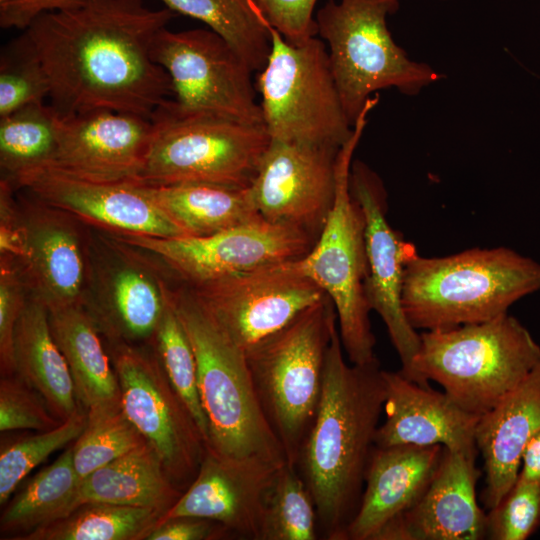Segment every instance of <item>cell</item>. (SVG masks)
Here are the masks:
<instances>
[{
  "instance_id": "1",
  "label": "cell",
  "mask_w": 540,
  "mask_h": 540,
  "mask_svg": "<svg viewBox=\"0 0 540 540\" xmlns=\"http://www.w3.org/2000/svg\"><path fill=\"white\" fill-rule=\"evenodd\" d=\"M174 16L144 0H81L41 15L19 41L43 67L61 119L93 110L152 119L172 93L152 46Z\"/></svg>"
},
{
  "instance_id": "2",
  "label": "cell",
  "mask_w": 540,
  "mask_h": 540,
  "mask_svg": "<svg viewBox=\"0 0 540 540\" xmlns=\"http://www.w3.org/2000/svg\"><path fill=\"white\" fill-rule=\"evenodd\" d=\"M344 353L336 328L318 411L296 466L314 501L319 531L329 540H346L385 400L379 363L348 364Z\"/></svg>"
},
{
  "instance_id": "3",
  "label": "cell",
  "mask_w": 540,
  "mask_h": 540,
  "mask_svg": "<svg viewBox=\"0 0 540 540\" xmlns=\"http://www.w3.org/2000/svg\"><path fill=\"white\" fill-rule=\"evenodd\" d=\"M540 289V264L506 247L444 257L417 252L405 266L402 307L414 329L484 322Z\"/></svg>"
},
{
  "instance_id": "4",
  "label": "cell",
  "mask_w": 540,
  "mask_h": 540,
  "mask_svg": "<svg viewBox=\"0 0 540 540\" xmlns=\"http://www.w3.org/2000/svg\"><path fill=\"white\" fill-rule=\"evenodd\" d=\"M170 300L192 347L198 390L208 421L206 444L219 454L286 463L259 404L245 352L186 284Z\"/></svg>"
},
{
  "instance_id": "5",
  "label": "cell",
  "mask_w": 540,
  "mask_h": 540,
  "mask_svg": "<svg viewBox=\"0 0 540 540\" xmlns=\"http://www.w3.org/2000/svg\"><path fill=\"white\" fill-rule=\"evenodd\" d=\"M540 361V346L508 313L449 329L425 330L413 361L416 383L429 381L462 409L482 416Z\"/></svg>"
},
{
  "instance_id": "6",
  "label": "cell",
  "mask_w": 540,
  "mask_h": 540,
  "mask_svg": "<svg viewBox=\"0 0 540 540\" xmlns=\"http://www.w3.org/2000/svg\"><path fill=\"white\" fill-rule=\"evenodd\" d=\"M336 322L334 305L326 295L245 351L263 414L283 448L286 463L292 466H297L318 411Z\"/></svg>"
},
{
  "instance_id": "7",
  "label": "cell",
  "mask_w": 540,
  "mask_h": 540,
  "mask_svg": "<svg viewBox=\"0 0 540 540\" xmlns=\"http://www.w3.org/2000/svg\"><path fill=\"white\" fill-rule=\"evenodd\" d=\"M378 98H370L358 116L353 133L336 160V194L325 225L310 251L299 260L302 270L331 299L339 336L354 365L379 363L371 330V308L365 294L367 255L365 218L350 191L352 158Z\"/></svg>"
},
{
  "instance_id": "8",
  "label": "cell",
  "mask_w": 540,
  "mask_h": 540,
  "mask_svg": "<svg viewBox=\"0 0 540 540\" xmlns=\"http://www.w3.org/2000/svg\"><path fill=\"white\" fill-rule=\"evenodd\" d=\"M400 0H328L317 12V34L328 45L331 70L347 118L354 126L371 94L395 88L417 95L443 75L411 60L387 27Z\"/></svg>"
},
{
  "instance_id": "9",
  "label": "cell",
  "mask_w": 540,
  "mask_h": 540,
  "mask_svg": "<svg viewBox=\"0 0 540 540\" xmlns=\"http://www.w3.org/2000/svg\"><path fill=\"white\" fill-rule=\"evenodd\" d=\"M168 103L152 117L153 137L133 182L249 187L270 142L265 127L214 115L180 114Z\"/></svg>"
},
{
  "instance_id": "10",
  "label": "cell",
  "mask_w": 540,
  "mask_h": 540,
  "mask_svg": "<svg viewBox=\"0 0 540 540\" xmlns=\"http://www.w3.org/2000/svg\"><path fill=\"white\" fill-rule=\"evenodd\" d=\"M268 28L271 50L256 87L270 138L341 147L354 126L344 111L324 42L315 36L294 45Z\"/></svg>"
},
{
  "instance_id": "11",
  "label": "cell",
  "mask_w": 540,
  "mask_h": 540,
  "mask_svg": "<svg viewBox=\"0 0 540 540\" xmlns=\"http://www.w3.org/2000/svg\"><path fill=\"white\" fill-rule=\"evenodd\" d=\"M152 56L169 75L175 98L168 105L175 112L264 126L253 71L214 31L166 27L153 42Z\"/></svg>"
},
{
  "instance_id": "12",
  "label": "cell",
  "mask_w": 540,
  "mask_h": 540,
  "mask_svg": "<svg viewBox=\"0 0 540 540\" xmlns=\"http://www.w3.org/2000/svg\"><path fill=\"white\" fill-rule=\"evenodd\" d=\"M118 379L121 409L148 444L178 488L196 477L205 440L186 405L171 385L154 349L107 341Z\"/></svg>"
},
{
  "instance_id": "13",
  "label": "cell",
  "mask_w": 540,
  "mask_h": 540,
  "mask_svg": "<svg viewBox=\"0 0 540 540\" xmlns=\"http://www.w3.org/2000/svg\"><path fill=\"white\" fill-rule=\"evenodd\" d=\"M114 236L162 261L189 286L299 260L317 240L298 228L262 217L202 237Z\"/></svg>"
},
{
  "instance_id": "14",
  "label": "cell",
  "mask_w": 540,
  "mask_h": 540,
  "mask_svg": "<svg viewBox=\"0 0 540 540\" xmlns=\"http://www.w3.org/2000/svg\"><path fill=\"white\" fill-rule=\"evenodd\" d=\"M299 260L187 286L245 352L326 296Z\"/></svg>"
},
{
  "instance_id": "15",
  "label": "cell",
  "mask_w": 540,
  "mask_h": 540,
  "mask_svg": "<svg viewBox=\"0 0 540 540\" xmlns=\"http://www.w3.org/2000/svg\"><path fill=\"white\" fill-rule=\"evenodd\" d=\"M349 186L365 218L368 304L386 325L401 361L400 373L416 383L413 361L419 351L420 334L408 322L402 307L405 266L417 252L416 247L390 226L384 184L367 164L352 162Z\"/></svg>"
},
{
  "instance_id": "16",
  "label": "cell",
  "mask_w": 540,
  "mask_h": 540,
  "mask_svg": "<svg viewBox=\"0 0 540 540\" xmlns=\"http://www.w3.org/2000/svg\"><path fill=\"white\" fill-rule=\"evenodd\" d=\"M138 249L107 233L91 249L85 308L107 341L151 343L168 287Z\"/></svg>"
},
{
  "instance_id": "17",
  "label": "cell",
  "mask_w": 540,
  "mask_h": 540,
  "mask_svg": "<svg viewBox=\"0 0 540 540\" xmlns=\"http://www.w3.org/2000/svg\"><path fill=\"white\" fill-rule=\"evenodd\" d=\"M340 148L270 138L248 187L258 214L317 239L334 204Z\"/></svg>"
},
{
  "instance_id": "18",
  "label": "cell",
  "mask_w": 540,
  "mask_h": 540,
  "mask_svg": "<svg viewBox=\"0 0 540 540\" xmlns=\"http://www.w3.org/2000/svg\"><path fill=\"white\" fill-rule=\"evenodd\" d=\"M19 202L24 245L17 262L29 295L48 311L85 306L92 240L82 221L35 199Z\"/></svg>"
},
{
  "instance_id": "19",
  "label": "cell",
  "mask_w": 540,
  "mask_h": 540,
  "mask_svg": "<svg viewBox=\"0 0 540 540\" xmlns=\"http://www.w3.org/2000/svg\"><path fill=\"white\" fill-rule=\"evenodd\" d=\"M12 185L110 234L186 236L134 182L88 180L45 166L24 174Z\"/></svg>"
},
{
  "instance_id": "20",
  "label": "cell",
  "mask_w": 540,
  "mask_h": 540,
  "mask_svg": "<svg viewBox=\"0 0 540 540\" xmlns=\"http://www.w3.org/2000/svg\"><path fill=\"white\" fill-rule=\"evenodd\" d=\"M283 464L259 456H225L206 446L196 477L159 522L198 517L259 540L267 497Z\"/></svg>"
},
{
  "instance_id": "21",
  "label": "cell",
  "mask_w": 540,
  "mask_h": 540,
  "mask_svg": "<svg viewBox=\"0 0 540 540\" xmlns=\"http://www.w3.org/2000/svg\"><path fill=\"white\" fill-rule=\"evenodd\" d=\"M154 133L152 119L111 110H93L61 119L50 165L94 181L133 182Z\"/></svg>"
},
{
  "instance_id": "22",
  "label": "cell",
  "mask_w": 540,
  "mask_h": 540,
  "mask_svg": "<svg viewBox=\"0 0 540 540\" xmlns=\"http://www.w3.org/2000/svg\"><path fill=\"white\" fill-rule=\"evenodd\" d=\"M481 472L475 458L444 448L423 495L409 510L387 523L374 540H480L486 514L476 499Z\"/></svg>"
},
{
  "instance_id": "23",
  "label": "cell",
  "mask_w": 540,
  "mask_h": 540,
  "mask_svg": "<svg viewBox=\"0 0 540 540\" xmlns=\"http://www.w3.org/2000/svg\"><path fill=\"white\" fill-rule=\"evenodd\" d=\"M382 376L385 421L376 431V447L441 445L476 458L480 416L462 409L445 392L423 387L400 372L383 370Z\"/></svg>"
},
{
  "instance_id": "24",
  "label": "cell",
  "mask_w": 540,
  "mask_h": 540,
  "mask_svg": "<svg viewBox=\"0 0 540 540\" xmlns=\"http://www.w3.org/2000/svg\"><path fill=\"white\" fill-rule=\"evenodd\" d=\"M443 451L441 445L375 446L346 540H374L387 523L414 506L432 480Z\"/></svg>"
},
{
  "instance_id": "25",
  "label": "cell",
  "mask_w": 540,
  "mask_h": 540,
  "mask_svg": "<svg viewBox=\"0 0 540 540\" xmlns=\"http://www.w3.org/2000/svg\"><path fill=\"white\" fill-rule=\"evenodd\" d=\"M540 430V361L476 427V446L484 461L482 500L496 506L515 484L523 450Z\"/></svg>"
},
{
  "instance_id": "26",
  "label": "cell",
  "mask_w": 540,
  "mask_h": 540,
  "mask_svg": "<svg viewBox=\"0 0 540 540\" xmlns=\"http://www.w3.org/2000/svg\"><path fill=\"white\" fill-rule=\"evenodd\" d=\"M55 342L62 352L86 411L120 406L118 379L102 333L84 306L49 311Z\"/></svg>"
},
{
  "instance_id": "27",
  "label": "cell",
  "mask_w": 540,
  "mask_h": 540,
  "mask_svg": "<svg viewBox=\"0 0 540 540\" xmlns=\"http://www.w3.org/2000/svg\"><path fill=\"white\" fill-rule=\"evenodd\" d=\"M15 373L45 401L60 421L82 409L67 362L55 342L48 309L29 295L14 336Z\"/></svg>"
},
{
  "instance_id": "28",
  "label": "cell",
  "mask_w": 540,
  "mask_h": 540,
  "mask_svg": "<svg viewBox=\"0 0 540 540\" xmlns=\"http://www.w3.org/2000/svg\"><path fill=\"white\" fill-rule=\"evenodd\" d=\"M182 493L146 442L82 478L76 508L87 502H104L149 508L163 516Z\"/></svg>"
},
{
  "instance_id": "29",
  "label": "cell",
  "mask_w": 540,
  "mask_h": 540,
  "mask_svg": "<svg viewBox=\"0 0 540 540\" xmlns=\"http://www.w3.org/2000/svg\"><path fill=\"white\" fill-rule=\"evenodd\" d=\"M139 185L186 236L212 235L261 217L248 187L209 182Z\"/></svg>"
},
{
  "instance_id": "30",
  "label": "cell",
  "mask_w": 540,
  "mask_h": 540,
  "mask_svg": "<svg viewBox=\"0 0 540 540\" xmlns=\"http://www.w3.org/2000/svg\"><path fill=\"white\" fill-rule=\"evenodd\" d=\"M80 480L70 447L34 475L6 506L0 518L1 532L19 539L68 515L76 508Z\"/></svg>"
},
{
  "instance_id": "31",
  "label": "cell",
  "mask_w": 540,
  "mask_h": 540,
  "mask_svg": "<svg viewBox=\"0 0 540 540\" xmlns=\"http://www.w3.org/2000/svg\"><path fill=\"white\" fill-rule=\"evenodd\" d=\"M175 13L205 23L249 68L260 71L271 50V35L251 0H159Z\"/></svg>"
},
{
  "instance_id": "32",
  "label": "cell",
  "mask_w": 540,
  "mask_h": 540,
  "mask_svg": "<svg viewBox=\"0 0 540 540\" xmlns=\"http://www.w3.org/2000/svg\"><path fill=\"white\" fill-rule=\"evenodd\" d=\"M61 118L51 106L32 104L0 117V168L13 184L33 170L48 166L55 156Z\"/></svg>"
},
{
  "instance_id": "33",
  "label": "cell",
  "mask_w": 540,
  "mask_h": 540,
  "mask_svg": "<svg viewBox=\"0 0 540 540\" xmlns=\"http://www.w3.org/2000/svg\"><path fill=\"white\" fill-rule=\"evenodd\" d=\"M161 517L149 508L87 502L18 540H144Z\"/></svg>"
},
{
  "instance_id": "34",
  "label": "cell",
  "mask_w": 540,
  "mask_h": 540,
  "mask_svg": "<svg viewBox=\"0 0 540 540\" xmlns=\"http://www.w3.org/2000/svg\"><path fill=\"white\" fill-rule=\"evenodd\" d=\"M312 496L296 466L284 463L269 491L259 540L318 539Z\"/></svg>"
},
{
  "instance_id": "35",
  "label": "cell",
  "mask_w": 540,
  "mask_h": 540,
  "mask_svg": "<svg viewBox=\"0 0 540 540\" xmlns=\"http://www.w3.org/2000/svg\"><path fill=\"white\" fill-rule=\"evenodd\" d=\"M149 345L153 347L171 385L191 413L207 444L208 421L198 390L196 360L171 303L169 287L166 307Z\"/></svg>"
},
{
  "instance_id": "36",
  "label": "cell",
  "mask_w": 540,
  "mask_h": 540,
  "mask_svg": "<svg viewBox=\"0 0 540 540\" xmlns=\"http://www.w3.org/2000/svg\"><path fill=\"white\" fill-rule=\"evenodd\" d=\"M146 443L120 406L87 411V424L72 446L80 479Z\"/></svg>"
},
{
  "instance_id": "37",
  "label": "cell",
  "mask_w": 540,
  "mask_h": 540,
  "mask_svg": "<svg viewBox=\"0 0 540 540\" xmlns=\"http://www.w3.org/2000/svg\"><path fill=\"white\" fill-rule=\"evenodd\" d=\"M87 424V411L80 409L58 426L21 438L0 453V504L4 505L20 482L52 453L75 441Z\"/></svg>"
},
{
  "instance_id": "38",
  "label": "cell",
  "mask_w": 540,
  "mask_h": 540,
  "mask_svg": "<svg viewBox=\"0 0 540 540\" xmlns=\"http://www.w3.org/2000/svg\"><path fill=\"white\" fill-rule=\"evenodd\" d=\"M48 77L37 58L19 41L0 65V117L49 98Z\"/></svg>"
},
{
  "instance_id": "39",
  "label": "cell",
  "mask_w": 540,
  "mask_h": 540,
  "mask_svg": "<svg viewBox=\"0 0 540 540\" xmlns=\"http://www.w3.org/2000/svg\"><path fill=\"white\" fill-rule=\"evenodd\" d=\"M539 527L540 481L517 478L486 515V537L492 540H525Z\"/></svg>"
},
{
  "instance_id": "40",
  "label": "cell",
  "mask_w": 540,
  "mask_h": 540,
  "mask_svg": "<svg viewBox=\"0 0 540 540\" xmlns=\"http://www.w3.org/2000/svg\"><path fill=\"white\" fill-rule=\"evenodd\" d=\"M44 399L16 373L1 375L0 431H47L58 426Z\"/></svg>"
},
{
  "instance_id": "41",
  "label": "cell",
  "mask_w": 540,
  "mask_h": 540,
  "mask_svg": "<svg viewBox=\"0 0 540 540\" xmlns=\"http://www.w3.org/2000/svg\"><path fill=\"white\" fill-rule=\"evenodd\" d=\"M29 291L18 265L0 259V368L1 375L15 373L14 336Z\"/></svg>"
},
{
  "instance_id": "42",
  "label": "cell",
  "mask_w": 540,
  "mask_h": 540,
  "mask_svg": "<svg viewBox=\"0 0 540 540\" xmlns=\"http://www.w3.org/2000/svg\"><path fill=\"white\" fill-rule=\"evenodd\" d=\"M265 22L283 38L299 45L317 35L313 17L317 0H251Z\"/></svg>"
},
{
  "instance_id": "43",
  "label": "cell",
  "mask_w": 540,
  "mask_h": 540,
  "mask_svg": "<svg viewBox=\"0 0 540 540\" xmlns=\"http://www.w3.org/2000/svg\"><path fill=\"white\" fill-rule=\"evenodd\" d=\"M14 186L0 182V259L17 264L24 245L23 220L19 203L13 197Z\"/></svg>"
},
{
  "instance_id": "44",
  "label": "cell",
  "mask_w": 540,
  "mask_h": 540,
  "mask_svg": "<svg viewBox=\"0 0 540 540\" xmlns=\"http://www.w3.org/2000/svg\"><path fill=\"white\" fill-rule=\"evenodd\" d=\"M228 534L231 533L217 522L180 516L158 522L146 540H207Z\"/></svg>"
},
{
  "instance_id": "45",
  "label": "cell",
  "mask_w": 540,
  "mask_h": 540,
  "mask_svg": "<svg viewBox=\"0 0 540 540\" xmlns=\"http://www.w3.org/2000/svg\"><path fill=\"white\" fill-rule=\"evenodd\" d=\"M81 0H8L0 5V26L25 30L45 13L70 8Z\"/></svg>"
},
{
  "instance_id": "46",
  "label": "cell",
  "mask_w": 540,
  "mask_h": 540,
  "mask_svg": "<svg viewBox=\"0 0 540 540\" xmlns=\"http://www.w3.org/2000/svg\"><path fill=\"white\" fill-rule=\"evenodd\" d=\"M518 478L540 481V430L530 438L523 450Z\"/></svg>"
},
{
  "instance_id": "47",
  "label": "cell",
  "mask_w": 540,
  "mask_h": 540,
  "mask_svg": "<svg viewBox=\"0 0 540 540\" xmlns=\"http://www.w3.org/2000/svg\"><path fill=\"white\" fill-rule=\"evenodd\" d=\"M8 0H0V5L1 4H4L5 2H7Z\"/></svg>"
}]
</instances>
